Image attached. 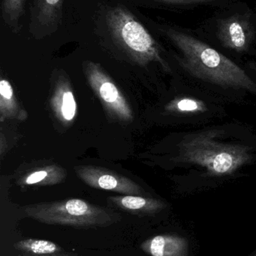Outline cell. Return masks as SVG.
I'll use <instances>...</instances> for the list:
<instances>
[{
    "mask_svg": "<svg viewBox=\"0 0 256 256\" xmlns=\"http://www.w3.org/2000/svg\"><path fill=\"white\" fill-rule=\"evenodd\" d=\"M165 34L182 52L179 64L194 78L224 88L256 93V84L244 70L204 42L174 28Z\"/></svg>",
    "mask_w": 256,
    "mask_h": 256,
    "instance_id": "6da1fadb",
    "label": "cell"
},
{
    "mask_svg": "<svg viewBox=\"0 0 256 256\" xmlns=\"http://www.w3.org/2000/svg\"><path fill=\"white\" fill-rule=\"evenodd\" d=\"M216 136V131L207 130L186 137L179 144L177 161L200 166L215 176L233 174L251 162L249 148L222 143Z\"/></svg>",
    "mask_w": 256,
    "mask_h": 256,
    "instance_id": "7a4b0ae2",
    "label": "cell"
},
{
    "mask_svg": "<svg viewBox=\"0 0 256 256\" xmlns=\"http://www.w3.org/2000/svg\"><path fill=\"white\" fill-rule=\"evenodd\" d=\"M23 210L27 218L41 224L76 228L108 227L120 220L114 210L81 198L35 203Z\"/></svg>",
    "mask_w": 256,
    "mask_h": 256,
    "instance_id": "3957f363",
    "label": "cell"
},
{
    "mask_svg": "<svg viewBox=\"0 0 256 256\" xmlns=\"http://www.w3.org/2000/svg\"><path fill=\"white\" fill-rule=\"evenodd\" d=\"M106 21L114 42L135 62L141 66L159 63L165 72H171L162 56L157 42L129 10L123 7L114 8L107 14Z\"/></svg>",
    "mask_w": 256,
    "mask_h": 256,
    "instance_id": "277c9868",
    "label": "cell"
},
{
    "mask_svg": "<svg viewBox=\"0 0 256 256\" xmlns=\"http://www.w3.org/2000/svg\"><path fill=\"white\" fill-rule=\"evenodd\" d=\"M84 72L90 86L100 100L108 116L121 122H132L134 120L132 108L100 64L86 62Z\"/></svg>",
    "mask_w": 256,
    "mask_h": 256,
    "instance_id": "5b68a950",
    "label": "cell"
},
{
    "mask_svg": "<svg viewBox=\"0 0 256 256\" xmlns=\"http://www.w3.org/2000/svg\"><path fill=\"white\" fill-rule=\"evenodd\" d=\"M75 171L86 184L95 189L112 191L122 195L143 196L145 192L136 182L108 168L80 166L75 167Z\"/></svg>",
    "mask_w": 256,
    "mask_h": 256,
    "instance_id": "8992f818",
    "label": "cell"
},
{
    "mask_svg": "<svg viewBox=\"0 0 256 256\" xmlns=\"http://www.w3.org/2000/svg\"><path fill=\"white\" fill-rule=\"evenodd\" d=\"M217 36L225 48L243 52L249 48L253 38V27L245 15H233L219 21Z\"/></svg>",
    "mask_w": 256,
    "mask_h": 256,
    "instance_id": "52a82bcc",
    "label": "cell"
},
{
    "mask_svg": "<svg viewBox=\"0 0 256 256\" xmlns=\"http://www.w3.org/2000/svg\"><path fill=\"white\" fill-rule=\"evenodd\" d=\"M64 0H33L30 30L33 34L53 32L63 19Z\"/></svg>",
    "mask_w": 256,
    "mask_h": 256,
    "instance_id": "ba28073f",
    "label": "cell"
},
{
    "mask_svg": "<svg viewBox=\"0 0 256 256\" xmlns=\"http://www.w3.org/2000/svg\"><path fill=\"white\" fill-rule=\"evenodd\" d=\"M51 108L59 122L69 126L73 122L78 112L76 100L69 81L60 75L51 97Z\"/></svg>",
    "mask_w": 256,
    "mask_h": 256,
    "instance_id": "9c48e42d",
    "label": "cell"
},
{
    "mask_svg": "<svg viewBox=\"0 0 256 256\" xmlns=\"http://www.w3.org/2000/svg\"><path fill=\"white\" fill-rule=\"evenodd\" d=\"M110 206L139 216H153L167 207L164 202L143 196L120 195L108 198Z\"/></svg>",
    "mask_w": 256,
    "mask_h": 256,
    "instance_id": "30bf717a",
    "label": "cell"
},
{
    "mask_svg": "<svg viewBox=\"0 0 256 256\" xmlns=\"http://www.w3.org/2000/svg\"><path fill=\"white\" fill-rule=\"evenodd\" d=\"M141 248L150 256H188L189 243L185 238L175 234H161L147 238Z\"/></svg>",
    "mask_w": 256,
    "mask_h": 256,
    "instance_id": "8fae6325",
    "label": "cell"
},
{
    "mask_svg": "<svg viewBox=\"0 0 256 256\" xmlns=\"http://www.w3.org/2000/svg\"><path fill=\"white\" fill-rule=\"evenodd\" d=\"M67 177V172L60 166H44L31 170L18 180V184L21 186H51L62 183Z\"/></svg>",
    "mask_w": 256,
    "mask_h": 256,
    "instance_id": "7c38bea8",
    "label": "cell"
},
{
    "mask_svg": "<svg viewBox=\"0 0 256 256\" xmlns=\"http://www.w3.org/2000/svg\"><path fill=\"white\" fill-rule=\"evenodd\" d=\"M28 117L27 111L21 106L14 92L13 87L8 80H0V118L25 121Z\"/></svg>",
    "mask_w": 256,
    "mask_h": 256,
    "instance_id": "4fadbf2b",
    "label": "cell"
},
{
    "mask_svg": "<svg viewBox=\"0 0 256 256\" xmlns=\"http://www.w3.org/2000/svg\"><path fill=\"white\" fill-rule=\"evenodd\" d=\"M14 248L21 256H68L60 245L43 239H24L14 244Z\"/></svg>",
    "mask_w": 256,
    "mask_h": 256,
    "instance_id": "5bb4252c",
    "label": "cell"
},
{
    "mask_svg": "<svg viewBox=\"0 0 256 256\" xmlns=\"http://www.w3.org/2000/svg\"><path fill=\"white\" fill-rule=\"evenodd\" d=\"M27 0H3L2 16L5 24L14 33L20 32L21 20L25 14Z\"/></svg>",
    "mask_w": 256,
    "mask_h": 256,
    "instance_id": "9a60e30c",
    "label": "cell"
},
{
    "mask_svg": "<svg viewBox=\"0 0 256 256\" xmlns=\"http://www.w3.org/2000/svg\"><path fill=\"white\" fill-rule=\"evenodd\" d=\"M165 110L170 114H202L207 110V106L202 100L190 97L177 98L165 106Z\"/></svg>",
    "mask_w": 256,
    "mask_h": 256,
    "instance_id": "2e32d148",
    "label": "cell"
},
{
    "mask_svg": "<svg viewBox=\"0 0 256 256\" xmlns=\"http://www.w3.org/2000/svg\"><path fill=\"white\" fill-rule=\"evenodd\" d=\"M163 2L171 3V4H196V3L210 2L216 0H157Z\"/></svg>",
    "mask_w": 256,
    "mask_h": 256,
    "instance_id": "e0dca14e",
    "label": "cell"
},
{
    "mask_svg": "<svg viewBox=\"0 0 256 256\" xmlns=\"http://www.w3.org/2000/svg\"><path fill=\"white\" fill-rule=\"evenodd\" d=\"M252 68H253L256 72V64H254L253 66H252Z\"/></svg>",
    "mask_w": 256,
    "mask_h": 256,
    "instance_id": "ac0fdd59",
    "label": "cell"
},
{
    "mask_svg": "<svg viewBox=\"0 0 256 256\" xmlns=\"http://www.w3.org/2000/svg\"><path fill=\"white\" fill-rule=\"evenodd\" d=\"M255 256H256V254H255Z\"/></svg>",
    "mask_w": 256,
    "mask_h": 256,
    "instance_id": "d6986e66",
    "label": "cell"
}]
</instances>
